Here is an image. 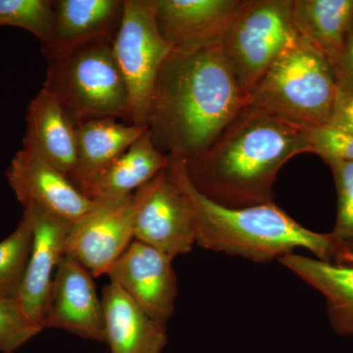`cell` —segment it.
I'll list each match as a JSON object with an SVG mask.
<instances>
[{
  "instance_id": "6da1fadb",
  "label": "cell",
  "mask_w": 353,
  "mask_h": 353,
  "mask_svg": "<svg viewBox=\"0 0 353 353\" xmlns=\"http://www.w3.org/2000/svg\"><path fill=\"white\" fill-rule=\"evenodd\" d=\"M245 105L221 46L190 55L171 52L155 81L148 127L160 152L190 161Z\"/></svg>"
},
{
  "instance_id": "7a4b0ae2",
  "label": "cell",
  "mask_w": 353,
  "mask_h": 353,
  "mask_svg": "<svg viewBox=\"0 0 353 353\" xmlns=\"http://www.w3.org/2000/svg\"><path fill=\"white\" fill-rule=\"evenodd\" d=\"M311 153L309 131L245 105L208 150L185 161L190 182L229 208L274 202L279 171L292 157Z\"/></svg>"
},
{
  "instance_id": "3957f363",
  "label": "cell",
  "mask_w": 353,
  "mask_h": 353,
  "mask_svg": "<svg viewBox=\"0 0 353 353\" xmlns=\"http://www.w3.org/2000/svg\"><path fill=\"white\" fill-rule=\"evenodd\" d=\"M166 171L185 197L196 243L201 248L260 263L281 259L296 248L307 250L323 261L334 260L329 233H316L303 227L275 202L225 208L194 187L185 160L169 157Z\"/></svg>"
},
{
  "instance_id": "277c9868",
  "label": "cell",
  "mask_w": 353,
  "mask_h": 353,
  "mask_svg": "<svg viewBox=\"0 0 353 353\" xmlns=\"http://www.w3.org/2000/svg\"><path fill=\"white\" fill-rule=\"evenodd\" d=\"M113 41L99 38L41 50L46 60L43 88L76 127L103 118L129 123V97L114 57Z\"/></svg>"
},
{
  "instance_id": "5b68a950",
  "label": "cell",
  "mask_w": 353,
  "mask_h": 353,
  "mask_svg": "<svg viewBox=\"0 0 353 353\" xmlns=\"http://www.w3.org/2000/svg\"><path fill=\"white\" fill-rule=\"evenodd\" d=\"M338 92L333 65L297 36L245 97V105L310 131L328 124Z\"/></svg>"
},
{
  "instance_id": "8992f818",
  "label": "cell",
  "mask_w": 353,
  "mask_h": 353,
  "mask_svg": "<svg viewBox=\"0 0 353 353\" xmlns=\"http://www.w3.org/2000/svg\"><path fill=\"white\" fill-rule=\"evenodd\" d=\"M297 36L292 0H243L221 48L245 97Z\"/></svg>"
},
{
  "instance_id": "52a82bcc",
  "label": "cell",
  "mask_w": 353,
  "mask_h": 353,
  "mask_svg": "<svg viewBox=\"0 0 353 353\" xmlns=\"http://www.w3.org/2000/svg\"><path fill=\"white\" fill-rule=\"evenodd\" d=\"M113 53L128 90L129 123L148 127L155 81L171 54L157 26L153 0H124Z\"/></svg>"
},
{
  "instance_id": "ba28073f",
  "label": "cell",
  "mask_w": 353,
  "mask_h": 353,
  "mask_svg": "<svg viewBox=\"0 0 353 353\" xmlns=\"http://www.w3.org/2000/svg\"><path fill=\"white\" fill-rule=\"evenodd\" d=\"M143 196L145 185L132 196L97 203L72 225L66 254L94 277L106 275L134 241V219Z\"/></svg>"
},
{
  "instance_id": "9c48e42d",
  "label": "cell",
  "mask_w": 353,
  "mask_h": 353,
  "mask_svg": "<svg viewBox=\"0 0 353 353\" xmlns=\"http://www.w3.org/2000/svg\"><path fill=\"white\" fill-rule=\"evenodd\" d=\"M41 327L105 343L103 308L94 276L70 255L58 265Z\"/></svg>"
},
{
  "instance_id": "30bf717a",
  "label": "cell",
  "mask_w": 353,
  "mask_h": 353,
  "mask_svg": "<svg viewBox=\"0 0 353 353\" xmlns=\"http://www.w3.org/2000/svg\"><path fill=\"white\" fill-rule=\"evenodd\" d=\"M159 31L172 53L222 46L243 0H153Z\"/></svg>"
},
{
  "instance_id": "8fae6325",
  "label": "cell",
  "mask_w": 353,
  "mask_h": 353,
  "mask_svg": "<svg viewBox=\"0 0 353 353\" xmlns=\"http://www.w3.org/2000/svg\"><path fill=\"white\" fill-rule=\"evenodd\" d=\"M173 259L134 240L106 275L146 314L166 325L173 314L178 294Z\"/></svg>"
},
{
  "instance_id": "7c38bea8",
  "label": "cell",
  "mask_w": 353,
  "mask_h": 353,
  "mask_svg": "<svg viewBox=\"0 0 353 353\" xmlns=\"http://www.w3.org/2000/svg\"><path fill=\"white\" fill-rule=\"evenodd\" d=\"M134 240L172 259L187 254L196 243L187 201L166 168L145 185L134 219Z\"/></svg>"
},
{
  "instance_id": "4fadbf2b",
  "label": "cell",
  "mask_w": 353,
  "mask_h": 353,
  "mask_svg": "<svg viewBox=\"0 0 353 353\" xmlns=\"http://www.w3.org/2000/svg\"><path fill=\"white\" fill-rule=\"evenodd\" d=\"M23 216L31 225L32 243L24 279L15 299L30 321L41 329L53 277L66 255L67 240L73 224L36 205L23 206Z\"/></svg>"
},
{
  "instance_id": "5bb4252c",
  "label": "cell",
  "mask_w": 353,
  "mask_h": 353,
  "mask_svg": "<svg viewBox=\"0 0 353 353\" xmlns=\"http://www.w3.org/2000/svg\"><path fill=\"white\" fill-rule=\"evenodd\" d=\"M6 176L22 206H38L72 224L97 205L68 175L24 148L14 155Z\"/></svg>"
},
{
  "instance_id": "9a60e30c",
  "label": "cell",
  "mask_w": 353,
  "mask_h": 353,
  "mask_svg": "<svg viewBox=\"0 0 353 353\" xmlns=\"http://www.w3.org/2000/svg\"><path fill=\"white\" fill-rule=\"evenodd\" d=\"M23 148L71 175L76 166V126L52 95L41 88L26 115Z\"/></svg>"
},
{
  "instance_id": "2e32d148",
  "label": "cell",
  "mask_w": 353,
  "mask_h": 353,
  "mask_svg": "<svg viewBox=\"0 0 353 353\" xmlns=\"http://www.w3.org/2000/svg\"><path fill=\"white\" fill-rule=\"evenodd\" d=\"M105 343L111 353H162L167 343L165 325L155 321L111 283L102 290Z\"/></svg>"
},
{
  "instance_id": "e0dca14e",
  "label": "cell",
  "mask_w": 353,
  "mask_h": 353,
  "mask_svg": "<svg viewBox=\"0 0 353 353\" xmlns=\"http://www.w3.org/2000/svg\"><path fill=\"white\" fill-rule=\"evenodd\" d=\"M169 157L157 150L150 130L108 168L78 188L94 203L132 196L166 168Z\"/></svg>"
},
{
  "instance_id": "ac0fdd59",
  "label": "cell",
  "mask_w": 353,
  "mask_h": 353,
  "mask_svg": "<svg viewBox=\"0 0 353 353\" xmlns=\"http://www.w3.org/2000/svg\"><path fill=\"white\" fill-rule=\"evenodd\" d=\"M148 129L112 118L78 125L76 166L70 180L77 188L88 182L124 154Z\"/></svg>"
},
{
  "instance_id": "d6986e66",
  "label": "cell",
  "mask_w": 353,
  "mask_h": 353,
  "mask_svg": "<svg viewBox=\"0 0 353 353\" xmlns=\"http://www.w3.org/2000/svg\"><path fill=\"white\" fill-rule=\"evenodd\" d=\"M278 260L324 296L332 328L341 336H353V265L323 261L296 253Z\"/></svg>"
},
{
  "instance_id": "ffe728a7",
  "label": "cell",
  "mask_w": 353,
  "mask_h": 353,
  "mask_svg": "<svg viewBox=\"0 0 353 353\" xmlns=\"http://www.w3.org/2000/svg\"><path fill=\"white\" fill-rule=\"evenodd\" d=\"M53 9L52 43L41 50L68 48L99 38L115 39L124 0H57Z\"/></svg>"
},
{
  "instance_id": "44dd1931",
  "label": "cell",
  "mask_w": 353,
  "mask_h": 353,
  "mask_svg": "<svg viewBox=\"0 0 353 353\" xmlns=\"http://www.w3.org/2000/svg\"><path fill=\"white\" fill-rule=\"evenodd\" d=\"M353 17V0H292L299 36L336 63Z\"/></svg>"
},
{
  "instance_id": "7402d4cb",
  "label": "cell",
  "mask_w": 353,
  "mask_h": 353,
  "mask_svg": "<svg viewBox=\"0 0 353 353\" xmlns=\"http://www.w3.org/2000/svg\"><path fill=\"white\" fill-rule=\"evenodd\" d=\"M336 190V219L329 233L334 263L353 265V161L328 164Z\"/></svg>"
},
{
  "instance_id": "603a6c76",
  "label": "cell",
  "mask_w": 353,
  "mask_h": 353,
  "mask_svg": "<svg viewBox=\"0 0 353 353\" xmlns=\"http://www.w3.org/2000/svg\"><path fill=\"white\" fill-rule=\"evenodd\" d=\"M32 232L23 216L8 238L0 241V299H15L29 262Z\"/></svg>"
},
{
  "instance_id": "cb8c5ba5",
  "label": "cell",
  "mask_w": 353,
  "mask_h": 353,
  "mask_svg": "<svg viewBox=\"0 0 353 353\" xmlns=\"http://www.w3.org/2000/svg\"><path fill=\"white\" fill-rule=\"evenodd\" d=\"M20 28L34 34L41 48L50 46L54 32L51 0H0V27Z\"/></svg>"
},
{
  "instance_id": "d4e9b609",
  "label": "cell",
  "mask_w": 353,
  "mask_h": 353,
  "mask_svg": "<svg viewBox=\"0 0 353 353\" xmlns=\"http://www.w3.org/2000/svg\"><path fill=\"white\" fill-rule=\"evenodd\" d=\"M41 332L15 299H0V352L14 353Z\"/></svg>"
},
{
  "instance_id": "484cf974",
  "label": "cell",
  "mask_w": 353,
  "mask_h": 353,
  "mask_svg": "<svg viewBox=\"0 0 353 353\" xmlns=\"http://www.w3.org/2000/svg\"><path fill=\"white\" fill-rule=\"evenodd\" d=\"M311 153L327 164L353 161V134L325 125L309 131Z\"/></svg>"
},
{
  "instance_id": "4316f807",
  "label": "cell",
  "mask_w": 353,
  "mask_h": 353,
  "mask_svg": "<svg viewBox=\"0 0 353 353\" xmlns=\"http://www.w3.org/2000/svg\"><path fill=\"white\" fill-rule=\"evenodd\" d=\"M334 70L338 88L353 92V17Z\"/></svg>"
},
{
  "instance_id": "83f0119b",
  "label": "cell",
  "mask_w": 353,
  "mask_h": 353,
  "mask_svg": "<svg viewBox=\"0 0 353 353\" xmlns=\"http://www.w3.org/2000/svg\"><path fill=\"white\" fill-rule=\"evenodd\" d=\"M329 126L353 134V92L338 88Z\"/></svg>"
}]
</instances>
